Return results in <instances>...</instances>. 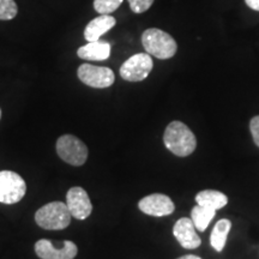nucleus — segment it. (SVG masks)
<instances>
[{"instance_id": "1", "label": "nucleus", "mask_w": 259, "mask_h": 259, "mask_svg": "<svg viewBox=\"0 0 259 259\" xmlns=\"http://www.w3.org/2000/svg\"><path fill=\"white\" fill-rule=\"evenodd\" d=\"M163 142L170 153L180 157L189 156L197 147V139L193 132L181 121H171L167 126Z\"/></svg>"}, {"instance_id": "2", "label": "nucleus", "mask_w": 259, "mask_h": 259, "mask_svg": "<svg viewBox=\"0 0 259 259\" xmlns=\"http://www.w3.org/2000/svg\"><path fill=\"white\" fill-rule=\"evenodd\" d=\"M142 44L148 54L157 59H169L176 56L178 45L166 31L157 28L147 29L142 35Z\"/></svg>"}, {"instance_id": "3", "label": "nucleus", "mask_w": 259, "mask_h": 259, "mask_svg": "<svg viewBox=\"0 0 259 259\" xmlns=\"http://www.w3.org/2000/svg\"><path fill=\"white\" fill-rule=\"evenodd\" d=\"M71 213L67 205L61 202H52L38 209L35 221L41 228L48 231H60L70 226Z\"/></svg>"}, {"instance_id": "4", "label": "nucleus", "mask_w": 259, "mask_h": 259, "mask_svg": "<svg viewBox=\"0 0 259 259\" xmlns=\"http://www.w3.org/2000/svg\"><path fill=\"white\" fill-rule=\"evenodd\" d=\"M57 153L61 160L71 166H83L88 158L87 145L72 135H64L58 139Z\"/></svg>"}, {"instance_id": "5", "label": "nucleus", "mask_w": 259, "mask_h": 259, "mask_svg": "<svg viewBox=\"0 0 259 259\" xmlns=\"http://www.w3.org/2000/svg\"><path fill=\"white\" fill-rule=\"evenodd\" d=\"M25 192L27 185L23 178L11 170L0 171V203H18Z\"/></svg>"}, {"instance_id": "6", "label": "nucleus", "mask_w": 259, "mask_h": 259, "mask_svg": "<svg viewBox=\"0 0 259 259\" xmlns=\"http://www.w3.org/2000/svg\"><path fill=\"white\" fill-rule=\"evenodd\" d=\"M154 67L150 54L138 53L128 58L120 67V76L127 82H141L149 76Z\"/></svg>"}, {"instance_id": "7", "label": "nucleus", "mask_w": 259, "mask_h": 259, "mask_svg": "<svg viewBox=\"0 0 259 259\" xmlns=\"http://www.w3.org/2000/svg\"><path fill=\"white\" fill-rule=\"evenodd\" d=\"M80 82L92 88L103 89L111 87L115 80L114 72L105 66H94L90 64H82L77 71Z\"/></svg>"}, {"instance_id": "8", "label": "nucleus", "mask_w": 259, "mask_h": 259, "mask_svg": "<svg viewBox=\"0 0 259 259\" xmlns=\"http://www.w3.org/2000/svg\"><path fill=\"white\" fill-rule=\"evenodd\" d=\"M35 252L41 259H73L78 253V248L72 241H64L61 247H56L52 241L41 239L35 244Z\"/></svg>"}, {"instance_id": "9", "label": "nucleus", "mask_w": 259, "mask_h": 259, "mask_svg": "<svg viewBox=\"0 0 259 259\" xmlns=\"http://www.w3.org/2000/svg\"><path fill=\"white\" fill-rule=\"evenodd\" d=\"M138 206L142 212L150 216H156V218L168 216L176 210L173 200L166 194L161 193L149 194V196L144 197L143 199L139 200Z\"/></svg>"}, {"instance_id": "10", "label": "nucleus", "mask_w": 259, "mask_h": 259, "mask_svg": "<svg viewBox=\"0 0 259 259\" xmlns=\"http://www.w3.org/2000/svg\"><path fill=\"white\" fill-rule=\"evenodd\" d=\"M66 205L70 210L71 216L77 220H85L93 211V204L82 187H72L66 194Z\"/></svg>"}, {"instance_id": "11", "label": "nucleus", "mask_w": 259, "mask_h": 259, "mask_svg": "<svg viewBox=\"0 0 259 259\" xmlns=\"http://www.w3.org/2000/svg\"><path fill=\"white\" fill-rule=\"evenodd\" d=\"M173 234L176 236L178 242L187 250H194L199 247L200 238L196 233V227H194L192 220L183 218L178 220L173 228Z\"/></svg>"}, {"instance_id": "12", "label": "nucleus", "mask_w": 259, "mask_h": 259, "mask_svg": "<svg viewBox=\"0 0 259 259\" xmlns=\"http://www.w3.org/2000/svg\"><path fill=\"white\" fill-rule=\"evenodd\" d=\"M115 24L116 21L114 17L109 15H100L99 17L89 22L84 29V37L89 42L99 41V38L111 30L112 28H114Z\"/></svg>"}, {"instance_id": "13", "label": "nucleus", "mask_w": 259, "mask_h": 259, "mask_svg": "<svg viewBox=\"0 0 259 259\" xmlns=\"http://www.w3.org/2000/svg\"><path fill=\"white\" fill-rule=\"evenodd\" d=\"M77 56L80 59L90 61H102L108 59L111 56V45L108 42H89L85 46H82L77 51Z\"/></svg>"}, {"instance_id": "14", "label": "nucleus", "mask_w": 259, "mask_h": 259, "mask_svg": "<svg viewBox=\"0 0 259 259\" xmlns=\"http://www.w3.org/2000/svg\"><path fill=\"white\" fill-rule=\"evenodd\" d=\"M196 202L198 205L206 206L215 211L225 208L228 203V198L225 193L216 190H204L196 196Z\"/></svg>"}, {"instance_id": "15", "label": "nucleus", "mask_w": 259, "mask_h": 259, "mask_svg": "<svg viewBox=\"0 0 259 259\" xmlns=\"http://www.w3.org/2000/svg\"><path fill=\"white\" fill-rule=\"evenodd\" d=\"M232 228V222L229 220L223 219L216 223L213 227L211 235H210V244L215 251L221 252L225 248L227 238Z\"/></svg>"}, {"instance_id": "16", "label": "nucleus", "mask_w": 259, "mask_h": 259, "mask_svg": "<svg viewBox=\"0 0 259 259\" xmlns=\"http://www.w3.org/2000/svg\"><path fill=\"white\" fill-rule=\"evenodd\" d=\"M216 211L215 210L206 208V206H202L197 204L196 206L191 211V220H192L194 227H196L197 231L204 232L208 228L209 223L212 221V219L215 218Z\"/></svg>"}, {"instance_id": "17", "label": "nucleus", "mask_w": 259, "mask_h": 259, "mask_svg": "<svg viewBox=\"0 0 259 259\" xmlns=\"http://www.w3.org/2000/svg\"><path fill=\"white\" fill-rule=\"evenodd\" d=\"M124 0H94V9L100 15H109L122 4Z\"/></svg>"}, {"instance_id": "18", "label": "nucleus", "mask_w": 259, "mask_h": 259, "mask_svg": "<svg viewBox=\"0 0 259 259\" xmlns=\"http://www.w3.org/2000/svg\"><path fill=\"white\" fill-rule=\"evenodd\" d=\"M18 8L15 0H0V21H10L17 16Z\"/></svg>"}, {"instance_id": "19", "label": "nucleus", "mask_w": 259, "mask_h": 259, "mask_svg": "<svg viewBox=\"0 0 259 259\" xmlns=\"http://www.w3.org/2000/svg\"><path fill=\"white\" fill-rule=\"evenodd\" d=\"M130 8L135 14H143L154 4V0H127Z\"/></svg>"}, {"instance_id": "20", "label": "nucleus", "mask_w": 259, "mask_h": 259, "mask_svg": "<svg viewBox=\"0 0 259 259\" xmlns=\"http://www.w3.org/2000/svg\"><path fill=\"white\" fill-rule=\"evenodd\" d=\"M250 130L255 145L259 147V115L252 118V120L250 121Z\"/></svg>"}, {"instance_id": "21", "label": "nucleus", "mask_w": 259, "mask_h": 259, "mask_svg": "<svg viewBox=\"0 0 259 259\" xmlns=\"http://www.w3.org/2000/svg\"><path fill=\"white\" fill-rule=\"evenodd\" d=\"M245 3L250 9L259 11V0H245Z\"/></svg>"}, {"instance_id": "22", "label": "nucleus", "mask_w": 259, "mask_h": 259, "mask_svg": "<svg viewBox=\"0 0 259 259\" xmlns=\"http://www.w3.org/2000/svg\"><path fill=\"white\" fill-rule=\"evenodd\" d=\"M178 259H202L198 255H194V254H187V255H183V257L178 258Z\"/></svg>"}, {"instance_id": "23", "label": "nucleus", "mask_w": 259, "mask_h": 259, "mask_svg": "<svg viewBox=\"0 0 259 259\" xmlns=\"http://www.w3.org/2000/svg\"><path fill=\"white\" fill-rule=\"evenodd\" d=\"M0 118H2V109H0Z\"/></svg>"}]
</instances>
